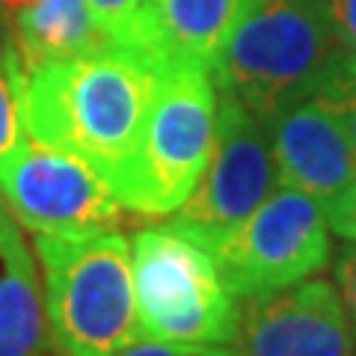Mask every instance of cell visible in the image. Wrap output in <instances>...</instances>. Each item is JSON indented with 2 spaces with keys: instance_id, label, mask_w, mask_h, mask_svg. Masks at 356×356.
<instances>
[{
  "instance_id": "obj_1",
  "label": "cell",
  "mask_w": 356,
  "mask_h": 356,
  "mask_svg": "<svg viewBox=\"0 0 356 356\" xmlns=\"http://www.w3.org/2000/svg\"><path fill=\"white\" fill-rule=\"evenodd\" d=\"M163 69L143 54L104 44L24 74L21 116L33 140L77 154L113 184L137 146Z\"/></svg>"
},
{
  "instance_id": "obj_2",
  "label": "cell",
  "mask_w": 356,
  "mask_h": 356,
  "mask_svg": "<svg viewBox=\"0 0 356 356\" xmlns=\"http://www.w3.org/2000/svg\"><path fill=\"white\" fill-rule=\"evenodd\" d=\"M350 54L318 0H255L217 54L211 77L261 122L306 98H344Z\"/></svg>"
},
{
  "instance_id": "obj_3",
  "label": "cell",
  "mask_w": 356,
  "mask_h": 356,
  "mask_svg": "<svg viewBox=\"0 0 356 356\" xmlns=\"http://www.w3.org/2000/svg\"><path fill=\"white\" fill-rule=\"evenodd\" d=\"M33 250L44 276L48 330L63 356H119L143 336L125 235H36Z\"/></svg>"
},
{
  "instance_id": "obj_4",
  "label": "cell",
  "mask_w": 356,
  "mask_h": 356,
  "mask_svg": "<svg viewBox=\"0 0 356 356\" xmlns=\"http://www.w3.org/2000/svg\"><path fill=\"white\" fill-rule=\"evenodd\" d=\"M134 297L146 339L229 348L238 336L241 306L229 294L214 255L172 222L131 238Z\"/></svg>"
},
{
  "instance_id": "obj_5",
  "label": "cell",
  "mask_w": 356,
  "mask_h": 356,
  "mask_svg": "<svg viewBox=\"0 0 356 356\" xmlns=\"http://www.w3.org/2000/svg\"><path fill=\"white\" fill-rule=\"evenodd\" d=\"M217 134V83L208 69H166L152 113L110 191L128 211L175 214L196 191Z\"/></svg>"
},
{
  "instance_id": "obj_6",
  "label": "cell",
  "mask_w": 356,
  "mask_h": 356,
  "mask_svg": "<svg viewBox=\"0 0 356 356\" xmlns=\"http://www.w3.org/2000/svg\"><path fill=\"white\" fill-rule=\"evenodd\" d=\"M205 247L241 303L312 280L332 255L324 202L294 187H280L241 226Z\"/></svg>"
},
{
  "instance_id": "obj_7",
  "label": "cell",
  "mask_w": 356,
  "mask_h": 356,
  "mask_svg": "<svg viewBox=\"0 0 356 356\" xmlns=\"http://www.w3.org/2000/svg\"><path fill=\"white\" fill-rule=\"evenodd\" d=\"M282 187L270 125L232 92L217 89V134L196 191L170 220L196 241L211 243L241 226Z\"/></svg>"
},
{
  "instance_id": "obj_8",
  "label": "cell",
  "mask_w": 356,
  "mask_h": 356,
  "mask_svg": "<svg viewBox=\"0 0 356 356\" xmlns=\"http://www.w3.org/2000/svg\"><path fill=\"white\" fill-rule=\"evenodd\" d=\"M0 196L21 226L36 235L110 232L125 208L86 161L30 134L0 166Z\"/></svg>"
},
{
  "instance_id": "obj_9",
  "label": "cell",
  "mask_w": 356,
  "mask_h": 356,
  "mask_svg": "<svg viewBox=\"0 0 356 356\" xmlns=\"http://www.w3.org/2000/svg\"><path fill=\"white\" fill-rule=\"evenodd\" d=\"M238 356H356V336L339 285L303 280L241 303Z\"/></svg>"
},
{
  "instance_id": "obj_10",
  "label": "cell",
  "mask_w": 356,
  "mask_h": 356,
  "mask_svg": "<svg viewBox=\"0 0 356 356\" xmlns=\"http://www.w3.org/2000/svg\"><path fill=\"white\" fill-rule=\"evenodd\" d=\"M267 125L282 187L327 202L356 175V146L339 104L306 98L276 113Z\"/></svg>"
},
{
  "instance_id": "obj_11",
  "label": "cell",
  "mask_w": 356,
  "mask_h": 356,
  "mask_svg": "<svg viewBox=\"0 0 356 356\" xmlns=\"http://www.w3.org/2000/svg\"><path fill=\"white\" fill-rule=\"evenodd\" d=\"M255 0H143L128 36L116 42L158 69H214L217 54ZM113 44V42H110Z\"/></svg>"
},
{
  "instance_id": "obj_12",
  "label": "cell",
  "mask_w": 356,
  "mask_h": 356,
  "mask_svg": "<svg viewBox=\"0 0 356 356\" xmlns=\"http://www.w3.org/2000/svg\"><path fill=\"white\" fill-rule=\"evenodd\" d=\"M6 44L18 54L21 69L83 57L104 48L86 0H0Z\"/></svg>"
},
{
  "instance_id": "obj_13",
  "label": "cell",
  "mask_w": 356,
  "mask_h": 356,
  "mask_svg": "<svg viewBox=\"0 0 356 356\" xmlns=\"http://www.w3.org/2000/svg\"><path fill=\"white\" fill-rule=\"evenodd\" d=\"M48 312L36 261L13 222L0 235V356H44Z\"/></svg>"
},
{
  "instance_id": "obj_14",
  "label": "cell",
  "mask_w": 356,
  "mask_h": 356,
  "mask_svg": "<svg viewBox=\"0 0 356 356\" xmlns=\"http://www.w3.org/2000/svg\"><path fill=\"white\" fill-rule=\"evenodd\" d=\"M21 89H24L21 60L9 44H3V54H0V166L27 140L24 116H21Z\"/></svg>"
},
{
  "instance_id": "obj_15",
  "label": "cell",
  "mask_w": 356,
  "mask_h": 356,
  "mask_svg": "<svg viewBox=\"0 0 356 356\" xmlns=\"http://www.w3.org/2000/svg\"><path fill=\"white\" fill-rule=\"evenodd\" d=\"M89 13H92L95 27L102 30L107 42H122L134 27V21L140 15L143 0H86Z\"/></svg>"
},
{
  "instance_id": "obj_16",
  "label": "cell",
  "mask_w": 356,
  "mask_h": 356,
  "mask_svg": "<svg viewBox=\"0 0 356 356\" xmlns=\"http://www.w3.org/2000/svg\"><path fill=\"white\" fill-rule=\"evenodd\" d=\"M324 214L330 229L344 241H356V175L341 187L336 196L324 202Z\"/></svg>"
},
{
  "instance_id": "obj_17",
  "label": "cell",
  "mask_w": 356,
  "mask_h": 356,
  "mask_svg": "<svg viewBox=\"0 0 356 356\" xmlns=\"http://www.w3.org/2000/svg\"><path fill=\"white\" fill-rule=\"evenodd\" d=\"M318 3L324 9L336 42L356 57V0H318Z\"/></svg>"
},
{
  "instance_id": "obj_18",
  "label": "cell",
  "mask_w": 356,
  "mask_h": 356,
  "mask_svg": "<svg viewBox=\"0 0 356 356\" xmlns=\"http://www.w3.org/2000/svg\"><path fill=\"white\" fill-rule=\"evenodd\" d=\"M332 270H336V285L341 291L344 309H348V318H350V327H353V336H356V241L341 247Z\"/></svg>"
},
{
  "instance_id": "obj_19",
  "label": "cell",
  "mask_w": 356,
  "mask_h": 356,
  "mask_svg": "<svg viewBox=\"0 0 356 356\" xmlns=\"http://www.w3.org/2000/svg\"><path fill=\"white\" fill-rule=\"evenodd\" d=\"M211 348H196V344H175V341H158L140 336L134 344H128L119 356H208Z\"/></svg>"
},
{
  "instance_id": "obj_20",
  "label": "cell",
  "mask_w": 356,
  "mask_h": 356,
  "mask_svg": "<svg viewBox=\"0 0 356 356\" xmlns=\"http://www.w3.org/2000/svg\"><path fill=\"white\" fill-rule=\"evenodd\" d=\"M339 110H341L344 125H348L350 137H353V146H356V95H350L348 102H341V104H339Z\"/></svg>"
},
{
  "instance_id": "obj_21",
  "label": "cell",
  "mask_w": 356,
  "mask_h": 356,
  "mask_svg": "<svg viewBox=\"0 0 356 356\" xmlns=\"http://www.w3.org/2000/svg\"><path fill=\"white\" fill-rule=\"evenodd\" d=\"M350 95H356V57H353V54H350V60H348V81H344V98H341V102H348Z\"/></svg>"
},
{
  "instance_id": "obj_22",
  "label": "cell",
  "mask_w": 356,
  "mask_h": 356,
  "mask_svg": "<svg viewBox=\"0 0 356 356\" xmlns=\"http://www.w3.org/2000/svg\"><path fill=\"white\" fill-rule=\"evenodd\" d=\"M15 222V217H13V211L6 208V202H3V196H0V235H3V232L9 229Z\"/></svg>"
},
{
  "instance_id": "obj_23",
  "label": "cell",
  "mask_w": 356,
  "mask_h": 356,
  "mask_svg": "<svg viewBox=\"0 0 356 356\" xmlns=\"http://www.w3.org/2000/svg\"><path fill=\"white\" fill-rule=\"evenodd\" d=\"M208 356H238V353L232 350V348H211Z\"/></svg>"
},
{
  "instance_id": "obj_24",
  "label": "cell",
  "mask_w": 356,
  "mask_h": 356,
  "mask_svg": "<svg viewBox=\"0 0 356 356\" xmlns=\"http://www.w3.org/2000/svg\"><path fill=\"white\" fill-rule=\"evenodd\" d=\"M0 30H3V18H0ZM3 44H6V42H0V54H3Z\"/></svg>"
}]
</instances>
